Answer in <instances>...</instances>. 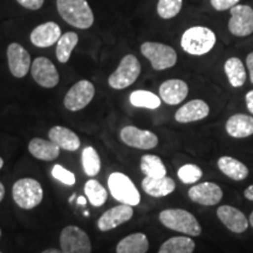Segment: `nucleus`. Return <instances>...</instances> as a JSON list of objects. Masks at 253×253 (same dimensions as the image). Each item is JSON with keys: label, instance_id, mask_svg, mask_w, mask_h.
<instances>
[{"label": "nucleus", "instance_id": "obj_1", "mask_svg": "<svg viewBox=\"0 0 253 253\" xmlns=\"http://www.w3.org/2000/svg\"><path fill=\"white\" fill-rule=\"evenodd\" d=\"M217 42L216 33L205 26H192L184 31L181 38V47L190 55L202 56L211 52Z\"/></svg>", "mask_w": 253, "mask_h": 253}, {"label": "nucleus", "instance_id": "obj_2", "mask_svg": "<svg viewBox=\"0 0 253 253\" xmlns=\"http://www.w3.org/2000/svg\"><path fill=\"white\" fill-rule=\"evenodd\" d=\"M56 8L63 20L73 27L87 30L94 24V13L87 0H56Z\"/></svg>", "mask_w": 253, "mask_h": 253}, {"label": "nucleus", "instance_id": "obj_3", "mask_svg": "<svg viewBox=\"0 0 253 253\" xmlns=\"http://www.w3.org/2000/svg\"><path fill=\"white\" fill-rule=\"evenodd\" d=\"M160 221L168 229L197 237L202 233V227L192 213L183 209H167L160 213Z\"/></svg>", "mask_w": 253, "mask_h": 253}, {"label": "nucleus", "instance_id": "obj_4", "mask_svg": "<svg viewBox=\"0 0 253 253\" xmlns=\"http://www.w3.org/2000/svg\"><path fill=\"white\" fill-rule=\"evenodd\" d=\"M12 196L19 208L31 210L41 203L43 198V190L37 179L21 178L13 184Z\"/></svg>", "mask_w": 253, "mask_h": 253}, {"label": "nucleus", "instance_id": "obj_5", "mask_svg": "<svg viewBox=\"0 0 253 253\" xmlns=\"http://www.w3.org/2000/svg\"><path fill=\"white\" fill-rule=\"evenodd\" d=\"M110 195L121 204L136 207L140 204L141 195L128 176L122 172H113L108 177Z\"/></svg>", "mask_w": 253, "mask_h": 253}, {"label": "nucleus", "instance_id": "obj_6", "mask_svg": "<svg viewBox=\"0 0 253 253\" xmlns=\"http://www.w3.org/2000/svg\"><path fill=\"white\" fill-rule=\"evenodd\" d=\"M141 53L151 63V67L155 71H164L171 68L177 62V53L171 46L164 45L161 42H147L142 43Z\"/></svg>", "mask_w": 253, "mask_h": 253}, {"label": "nucleus", "instance_id": "obj_7", "mask_svg": "<svg viewBox=\"0 0 253 253\" xmlns=\"http://www.w3.org/2000/svg\"><path fill=\"white\" fill-rule=\"evenodd\" d=\"M141 74V63L135 55L128 54L121 60L116 71L108 78V84L113 89H125L131 86Z\"/></svg>", "mask_w": 253, "mask_h": 253}, {"label": "nucleus", "instance_id": "obj_8", "mask_svg": "<svg viewBox=\"0 0 253 253\" xmlns=\"http://www.w3.org/2000/svg\"><path fill=\"white\" fill-rule=\"evenodd\" d=\"M60 245L63 253H91L89 237L79 226L69 225L60 235Z\"/></svg>", "mask_w": 253, "mask_h": 253}, {"label": "nucleus", "instance_id": "obj_9", "mask_svg": "<svg viewBox=\"0 0 253 253\" xmlns=\"http://www.w3.org/2000/svg\"><path fill=\"white\" fill-rule=\"evenodd\" d=\"M229 31L232 36L244 38L253 33V8L238 4L230 9Z\"/></svg>", "mask_w": 253, "mask_h": 253}, {"label": "nucleus", "instance_id": "obj_10", "mask_svg": "<svg viewBox=\"0 0 253 253\" xmlns=\"http://www.w3.org/2000/svg\"><path fill=\"white\" fill-rule=\"evenodd\" d=\"M95 95V87L90 81L81 80L77 82L66 94L63 104L71 112H79L86 108Z\"/></svg>", "mask_w": 253, "mask_h": 253}, {"label": "nucleus", "instance_id": "obj_11", "mask_svg": "<svg viewBox=\"0 0 253 253\" xmlns=\"http://www.w3.org/2000/svg\"><path fill=\"white\" fill-rule=\"evenodd\" d=\"M120 137L123 143L141 150H150L157 147L158 137L149 130H142L134 126H126L121 129Z\"/></svg>", "mask_w": 253, "mask_h": 253}, {"label": "nucleus", "instance_id": "obj_12", "mask_svg": "<svg viewBox=\"0 0 253 253\" xmlns=\"http://www.w3.org/2000/svg\"><path fill=\"white\" fill-rule=\"evenodd\" d=\"M31 74L33 80L43 88H53L59 84L60 75L54 63L49 59L37 58L31 66Z\"/></svg>", "mask_w": 253, "mask_h": 253}, {"label": "nucleus", "instance_id": "obj_13", "mask_svg": "<svg viewBox=\"0 0 253 253\" xmlns=\"http://www.w3.org/2000/svg\"><path fill=\"white\" fill-rule=\"evenodd\" d=\"M188 195L195 203L204 207H213L223 198V190L216 183L203 182L190 188Z\"/></svg>", "mask_w": 253, "mask_h": 253}, {"label": "nucleus", "instance_id": "obj_14", "mask_svg": "<svg viewBox=\"0 0 253 253\" xmlns=\"http://www.w3.org/2000/svg\"><path fill=\"white\" fill-rule=\"evenodd\" d=\"M7 60L8 67L14 78L21 79L26 77L31 69V56L30 53L19 43H11L7 47Z\"/></svg>", "mask_w": 253, "mask_h": 253}, {"label": "nucleus", "instance_id": "obj_15", "mask_svg": "<svg viewBox=\"0 0 253 253\" xmlns=\"http://www.w3.org/2000/svg\"><path fill=\"white\" fill-rule=\"evenodd\" d=\"M132 214H134V210L130 205L121 204L118 207H114L106 211L102 216L97 220V227L100 231H106L116 229L122 224L126 223L128 220L131 219Z\"/></svg>", "mask_w": 253, "mask_h": 253}, {"label": "nucleus", "instance_id": "obj_16", "mask_svg": "<svg viewBox=\"0 0 253 253\" xmlns=\"http://www.w3.org/2000/svg\"><path fill=\"white\" fill-rule=\"evenodd\" d=\"M61 38V28L54 21H47L32 31L31 42L39 48H47L58 42Z\"/></svg>", "mask_w": 253, "mask_h": 253}, {"label": "nucleus", "instance_id": "obj_17", "mask_svg": "<svg viewBox=\"0 0 253 253\" xmlns=\"http://www.w3.org/2000/svg\"><path fill=\"white\" fill-rule=\"evenodd\" d=\"M217 217L233 233H243L250 225L249 219L242 211L231 205H221L217 209Z\"/></svg>", "mask_w": 253, "mask_h": 253}, {"label": "nucleus", "instance_id": "obj_18", "mask_svg": "<svg viewBox=\"0 0 253 253\" xmlns=\"http://www.w3.org/2000/svg\"><path fill=\"white\" fill-rule=\"evenodd\" d=\"M189 94V87L185 81L170 79L164 81L160 87V97L169 106H176L185 100Z\"/></svg>", "mask_w": 253, "mask_h": 253}, {"label": "nucleus", "instance_id": "obj_19", "mask_svg": "<svg viewBox=\"0 0 253 253\" xmlns=\"http://www.w3.org/2000/svg\"><path fill=\"white\" fill-rule=\"evenodd\" d=\"M210 114V107L203 100H191L177 110L175 120L178 123H191L201 121Z\"/></svg>", "mask_w": 253, "mask_h": 253}, {"label": "nucleus", "instance_id": "obj_20", "mask_svg": "<svg viewBox=\"0 0 253 253\" xmlns=\"http://www.w3.org/2000/svg\"><path fill=\"white\" fill-rule=\"evenodd\" d=\"M48 137L60 149L66 151H77L81 144L80 138L74 131L61 126H53L48 132Z\"/></svg>", "mask_w": 253, "mask_h": 253}, {"label": "nucleus", "instance_id": "obj_21", "mask_svg": "<svg viewBox=\"0 0 253 253\" xmlns=\"http://www.w3.org/2000/svg\"><path fill=\"white\" fill-rule=\"evenodd\" d=\"M226 132L233 138H245L253 135V116L235 114L226 121Z\"/></svg>", "mask_w": 253, "mask_h": 253}, {"label": "nucleus", "instance_id": "obj_22", "mask_svg": "<svg viewBox=\"0 0 253 253\" xmlns=\"http://www.w3.org/2000/svg\"><path fill=\"white\" fill-rule=\"evenodd\" d=\"M142 189L147 195L155 198L166 197L172 194L176 189V183L170 177H161V178H151L145 177L142 181Z\"/></svg>", "mask_w": 253, "mask_h": 253}, {"label": "nucleus", "instance_id": "obj_23", "mask_svg": "<svg viewBox=\"0 0 253 253\" xmlns=\"http://www.w3.org/2000/svg\"><path fill=\"white\" fill-rule=\"evenodd\" d=\"M218 169L220 170L224 175L233 179V181H243L249 176V168L240 161L231 156H223L218 160L217 162Z\"/></svg>", "mask_w": 253, "mask_h": 253}, {"label": "nucleus", "instance_id": "obj_24", "mask_svg": "<svg viewBox=\"0 0 253 253\" xmlns=\"http://www.w3.org/2000/svg\"><path fill=\"white\" fill-rule=\"evenodd\" d=\"M28 151L33 157L41 161H54L60 155V148L52 141L33 138L28 144Z\"/></svg>", "mask_w": 253, "mask_h": 253}, {"label": "nucleus", "instance_id": "obj_25", "mask_svg": "<svg viewBox=\"0 0 253 253\" xmlns=\"http://www.w3.org/2000/svg\"><path fill=\"white\" fill-rule=\"evenodd\" d=\"M224 72H225L227 80L233 88L243 87L246 82V68L242 60L236 56L227 59L224 63Z\"/></svg>", "mask_w": 253, "mask_h": 253}, {"label": "nucleus", "instance_id": "obj_26", "mask_svg": "<svg viewBox=\"0 0 253 253\" xmlns=\"http://www.w3.org/2000/svg\"><path fill=\"white\" fill-rule=\"evenodd\" d=\"M148 250L149 240L141 232L126 236L116 246V253H147Z\"/></svg>", "mask_w": 253, "mask_h": 253}, {"label": "nucleus", "instance_id": "obj_27", "mask_svg": "<svg viewBox=\"0 0 253 253\" xmlns=\"http://www.w3.org/2000/svg\"><path fill=\"white\" fill-rule=\"evenodd\" d=\"M140 168L145 177L161 178V177L167 176V168L162 162V160L156 155H144V156H142Z\"/></svg>", "mask_w": 253, "mask_h": 253}, {"label": "nucleus", "instance_id": "obj_28", "mask_svg": "<svg viewBox=\"0 0 253 253\" xmlns=\"http://www.w3.org/2000/svg\"><path fill=\"white\" fill-rule=\"evenodd\" d=\"M79 42V36L75 32H67L62 34L61 38L56 42V59L59 62L66 63L71 58L72 52Z\"/></svg>", "mask_w": 253, "mask_h": 253}, {"label": "nucleus", "instance_id": "obj_29", "mask_svg": "<svg viewBox=\"0 0 253 253\" xmlns=\"http://www.w3.org/2000/svg\"><path fill=\"white\" fill-rule=\"evenodd\" d=\"M195 242L189 237H172L161 245L158 253H192Z\"/></svg>", "mask_w": 253, "mask_h": 253}, {"label": "nucleus", "instance_id": "obj_30", "mask_svg": "<svg viewBox=\"0 0 253 253\" xmlns=\"http://www.w3.org/2000/svg\"><path fill=\"white\" fill-rule=\"evenodd\" d=\"M129 101L136 108H145V109H157L160 108L161 100L160 96L154 94L149 90H134L129 96Z\"/></svg>", "mask_w": 253, "mask_h": 253}, {"label": "nucleus", "instance_id": "obj_31", "mask_svg": "<svg viewBox=\"0 0 253 253\" xmlns=\"http://www.w3.org/2000/svg\"><path fill=\"white\" fill-rule=\"evenodd\" d=\"M84 194H86L89 203L95 208L102 207L106 203L107 197H108L107 190L96 179H89V181H87L86 184H84Z\"/></svg>", "mask_w": 253, "mask_h": 253}, {"label": "nucleus", "instance_id": "obj_32", "mask_svg": "<svg viewBox=\"0 0 253 253\" xmlns=\"http://www.w3.org/2000/svg\"><path fill=\"white\" fill-rule=\"evenodd\" d=\"M81 162L82 168H84V171L87 176H96L101 170L100 156L93 147H86L82 150Z\"/></svg>", "mask_w": 253, "mask_h": 253}, {"label": "nucleus", "instance_id": "obj_33", "mask_svg": "<svg viewBox=\"0 0 253 253\" xmlns=\"http://www.w3.org/2000/svg\"><path fill=\"white\" fill-rule=\"evenodd\" d=\"M183 0H158L157 14L162 19H172L181 12Z\"/></svg>", "mask_w": 253, "mask_h": 253}, {"label": "nucleus", "instance_id": "obj_34", "mask_svg": "<svg viewBox=\"0 0 253 253\" xmlns=\"http://www.w3.org/2000/svg\"><path fill=\"white\" fill-rule=\"evenodd\" d=\"M179 181L184 184H194L203 176V171L196 164H184V166L179 168L177 171Z\"/></svg>", "mask_w": 253, "mask_h": 253}, {"label": "nucleus", "instance_id": "obj_35", "mask_svg": "<svg viewBox=\"0 0 253 253\" xmlns=\"http://www.w3.org/2000/svg\"><path fill=\"white\" fill-rule=\"evenodd\" d=\"M52 176L54 177L56 181L63 183L65 185L73 186L75 184V182H77L74 173L71 172L62 166H60V164H55V166L53 167Z\"/></svg>", "mask_w": 253, "mask_h": 253}, {"label": "nucleus", "instance_id": "obj_36", "mask_svg": "<svg viewBox=\"0 0 253 253\" xmlns=\"http://www.w3.org/2000/svg\"><path fill=\"white\" fill-rule=\"evenodd\" d=\"M240 0H210V4L216 11H226L239 4Z\"/></svg>", "mask_w": 253, "mask_h": 253}, {"label": "nucleus", "instance_id": "obj_37", "mask_svg": "<svg viewBox=\"0 0 253 253\" xmlns=\"http://www.w3.org/2000/svg\"><path fill=\"white\" fill-rule=\"evenodd\" d=\"M18 4H20L23 7L31 9V11H37L42 7L45 0H17Z\"/></svg>", "mask_w": 253, "mask_h": 253}, {"label": "nucleus", "instance_id": "obj_38", "mask_svg": "<svg viewBox=\"0 0 253 253\" xmlns=\"http://www.w3.org/2000/svg\"><path fill=\"white\" fill-rule=\"evenodd\" d=\"M246 68H248L250 74V80L253 84V52L246 56Z\"/></svg>", "mask_w": 253, "mask_h": 253}, {"label": "nucleus", "instance_id": "obj_39", "mask_svg": "<svg viewBox=\"0 0 253 253\" xmlns=\"http://www.w3.org/2000/svg\"><path fill=\"white\" fill-rule=\"evenodd\" d=\"M245 102H246V107H248L249 112L253 115V89L246 93Z\"/></svg>", "mask_w": 253, "mask_h": 253}, {"label": "nucleus", "instance_id": "obj_40", "mask_svg": "<svg viewBox=\"0 0 253 253\" xmlns=\"http://www.w3.org/2000/svg\"><path fill=\"white\" fill-rule=\"evenodd\" d=\"M244 196L246 199H249V201H252L253 202V184H251L248 188L245 189L244 191Z\"/></svg>", "mask_w": 253, "mask_h": 253}, {"label": "nucleus", "instance_id": "obj_41", "mask_svg": "<svg viewBox=\"0 0 253 253\" xmlns=\"http://www.w3.org/2000/svg\"><path fill=\"white\" fill-rule=\"evenodd\" d=\"M4 196H5V186L1 182H0V202L4 199Z\"/></svg>", "mask_w": 253, "mask_h": 253}, {"label": "nucleus", "instance_id": "obj_42", "mask_svg": "<svg viewBox=\"0 0 253 253\" xmlns=\"http://www.w3.org/2000/svg\"><path fill=\"white\" fill-rule=\"evenodd\" d=\"M78 204H80V205H86L87 204V199L84 197V196H80V197H78Z\"/></svg>", "mask_w": 253, "mask_h": 253}, {"label": "nucleus", "instance_id": "obj_43", "mask_svg": "<svg viewBox=\"0 0 253 253\" xmlns=\"http://www.w3.org/2000/svg\"><path fill=\"white\" fill-rule=\"evenodd\" d=\"M42 253H63L61 250H58V249H48L46 250V251H43Z\"/></svg>", "mask_w": 253, "mask_h": 253}, {"label": "nucleus", "instance_id": "obj_44", "mask_svg": "<svg viewBox=\"0 0 253 253\" xmlns=\"http://www.w3.org/2000/svg\"><path fill=\"white\" fill-rule=\"evenodd\" d=\"M249 223H250V225L253 227V211H252L251 214H250V217H249Z\"/></svg>", "mask_w": 253, "mask_h": 253}, {"label": "nucleus", "instance_id": "obj_45", "mask_svg": "<svg viewBox=\"0 0 253 253\" xmlns=\"http://www.w3.org/2000/svg\"><path fill=\"white\" fill-rule=\"evenodd\" d=\"M75 198H77V195H75V194H73V195L71 196V197H69V203H72V202L74 201Z\"/></svg>", "mask_w": 253, "mask_h": 253}, {"label": "nucleus", "instance_id": "obj_46", "mask_svg": "<svg viewBox=\"0 0 253 253\" xmlns=\"http://www.w3.org/2000/svg\"><path fill=\"white\" fill-rule=\"evenodd\" d=\"M2 166H4V160H2V158L0 157V169H1Z\"/></svg>", "mask_w": 253, "mask_h": 253}, {"label": "nucleus", "instance_id": "obj_47", "mask_svg": "<svg viewBox=\"0 0 253 253\" xmlns=\"http://www.w3.org/2000/svg\"><path fill=\"white\" fill-rule=\"evenodd\" d=\"M84 216H86V217H88V216H89V212H88V211H84Z\"/></svg>", "mask_w": 253, "mask_h": 253}, {"label": "nucleus", "instance_id": "obj_48", "mask_svg": "<svg viewBox=\"0 0 253 253\" xmlns=\"http://www.w3.org/2000/svg\"><path fill=\"white\" fill-rule=\"evenodd\" d=\"M0 236H1V231H0Z\"/></svg>", "mask_w": 253, "mask_h": 253}, {"label": "nucleus", "instance_id": "obj_49", "mask_svg": "<svg viewBox=\"0 0 253 253\" xmlns=\"http://www.w3.org/2000/svg\"><path fill=\"white\" fill-rule=\"evenodd\" d=\"M0 253H1V252H0Z\"/></svg>", "mask_w": 253, "mask_h": 253}]
</instances>
